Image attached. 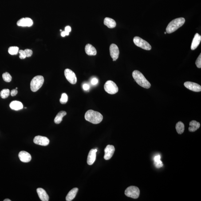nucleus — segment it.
I'll list each match as a JSON object with an SVG mask.
<instances>
[{
    "instance_id": "f257e3e1",
    "label": "nucleus",
    "mask_w": 201,
    "mask_h": 201,
    "mask_svg": "<svg viewBox=\"0 0 201 201\" xmlns=\"http://www.w3.org/2000/svg\"><path fill=\"white\" fill-rule=\"evenodd\" d=\"M85 120L94 124H98L101 122L103 120V116L98 112L93 110H89L86 112Z\"/></svg>"
},
{
    "instance_id": "f03ea898",
    "label": "nucleus",
    "mask_w": 201,
    "mask_h": 201,
    "mask_svg": "<svg viewBox=\"0 0 201 201\" xmlns=\"http://www.w3.org/2000/svg\"><path fill=\"white\" fill-rule=\"evenodd\" d=\"M133 77L138 84L143 88L148 89L151 87V84L146 79L143 74L139 71L134 70L132 73Z\"/></svg>"
},
{
    "instance_id": "7ed1b4c3",
    "label": "nucleus",
    "mask_w": 201,
    "mask_h": 201,
    "mask_svg": "<svg viewBox=\"0 0 201 201\" xmlns=\"http://www.w3.org/2000/svg\"><path fill=\"white\" fill-rule=\"evenodd\" d=\"M185 22V20L184 18L175 19L170 22L166 28V32L171 34L175 32L177 29L182 27Z\"/></svg>"
},
{
    "instance_id": "20e7f679",
    "label": "nucleus",
    "mask_w": 201,
    "mask_h": 201,
    "mask_svg": "<svg viewBox=\"0 0 201 201\" xmlns=\"http://www.w3.org/2000/svg\"><path fill=\"white\" fill-rule=\"evenodd\" d=\"M44 82V78L43 76L38 75L35 76L31 82V89L33 92L37 91L42 86Z\"/></svg>"
},
{
    "instance_id": "39448f33",
    "label": "nucleus",
    "mask_w": 201,
    "mask_h": 201,
    "mask_svg": "<svg viewBox=\"0 0 201 201\" xmlns=\"http://www.w3.org/2000/svg\"><path fill=\"white\" fill-rule=\"evenodd\" d=\"M106 92L110 94H114L118 92L119 88L117 85L112 80H108L104 86Z\"/></svg>"
},
{
    "instance_id": "423d86ee",
    "label": "nucleus",
    "mask_w": 201,
    "mask_h": 201,
    "mask_svg": "<svg viewBox=\"0 0 201 201\" xmlns=\"http://www.w3.org/2000/svg\"><path fill=\"white\" fill-rule=\"evenodd\" d=\"M125 194L129 198L135 199H137L140 195V190L136 186H130L126 190Z\"/></svg>"
},
{
    "instance_id": "0eeeda50",
    "label": "nucleus",
    "mask_w": 201,
    "mask_h": 201,
    "mask_svg": "<svg viewBox=\"0 0 201 201\" xmlns=\"http://www.w3.org/2000/svg\"><path fill=\"white\" fill-rule=\"evenodd\" d=\"M133 42L135 45L138 47L145 50H150L152 47L147 41L139 37H135L133 38Z\"/></svg>"
},
{
    "instance_id": "6e6552de",
    "label": "nucleus",
    "mask_w": 201,
    "mask_h": 201,
    "mask_svg": "<svg viewBox=\"0 0 201 201\" xmlns=\"http://www.w3.org/2000/svg\"><path fill=\"white\" fill-rule=\"evenodd\" d=\"M64 72L66 78L71 84H76L77 81V77L74 72L69 69H66Z\"/></svg>"
},
{
    "instance_id": "1a4fd4ad",
    "label": "nucleus",
    "mask_w": 201,
    "mask_h": 201,
    "mask_svg": "<svg viewBox=\"0 0 201 201\" xmlns=\"http://www.w3.org/2000/svg\"><path fill=\"white\" fill-rule=\"evenodd\" d=\"M34 142L38 145L46 146L49 144L50 140L48 138L45 137L37 136L34 139Z\"/></svg>"
},
{
    "instance_id": "9d476101",
    "label": "nucleus",
    "mask_w": 201,
    "mask_h": 201,
    "mask_svg": "<svg viewBox=\"0 0 201 201\" xmlns=\"http://www.w3.org/2000/svg\"><path fill=\"white\" fill-rule=\"evenodd\" d=\"M110 52L113 61H116L118 58L120 53L118 47L114 44H112L110 47Z\"/></svg>"
},
{
    "instance_id": "9b49d317",
    "label": "nucleus",
    "mask_w": 201,
    "mask_h": 201,
    "mask_svg": "<svg viewBox=\"0 0 201 201\" xmlns=\"http://www.w3.org/2000/svg\"><path fill=\"white\" fill-rule=\"evenodd\" d=\"M184 86L187 89L195 92H200L201 87L199 84L191 82H186L184 83Z\"/></svg>"
},
{
    "instance_id": "f8f14e48",
    "label": "nucleus",
    "mask_w": 201,
    "mask_h": 201,
    "mask_svg": "<svg viewBox=\"0 0 201 201\" xmlns=\"http://www.w3.org/2000/svg\"><path fill=\"white\" fill-rule=\"evenodd\" d=\"M115 147L113 145H108L104 149V158L106 160H109L113 156L115 152Z\"/></svg>"
},
{
    "instance_id": "ddd939ff",
    "label": "nucleus",
    "mask_w": 201,
    "mask_h": 201,
    "mask_svg": "<svg viewBox=\"0 0 201 201\" xmlns=\"http://www.w3.org/2000/svg\"><path fill=\"white\" fill-rule=\"evenodd\" d=\"M33 24V20L29 18H24L20 19L17 22L18 26L23 27H31Z\"/></svg>"
},
{
    "instance_id": "4468645a",
    "label": "nucleus",
    "mask_w": 201,
    "mask_h": 201,
    "mask_svg": "<svg viewBox=\"0 0 201 201\" xmlns=\"http://www.w3.org/2000/svg\"><path fill=\"white\" fill-rule=\"evenodd\" d=\"M18 156L20 161L23 163H29L31 159V156L30 154L25 151L20 152Z\"/></svg>"
},
{
    "instance_id": "2eb2a0df",
    "label": "nucleus",
    "mask_w": 201,
    "mask_h": 201,
    "mask_svg": "<svg viewBox=\"0 0 201 201\" xmlns=\"http://www.w3.org/2000/svg\"><path fill=\"white\" fill-rule=\"evenodd\" d=\"M97 151L96 149H92L89 151L87 158V163L89 165H92L94 163L96 159V154Z\"/></svg>"
},
{
    "instance_id": "dca6fc26",
    "label": "nucleus",
    "mask_w": 201,
    "mask_h": 201,
    "mask_svg": "<svg viewBox=\"0 0 201 201\" xmlns=\"http://www.w3.org/2000/svg\"><path fill=\"white\" fill-rule=\"evenodd\" d=\"M37 191L38 196L41 201H48L49 200V195L43 189L39 188L37 189Z\"/></svg>"
},
{
    "instance_id": "f3484780",
    "label": "nucleus",
    "mask_w": 201,
    "mask_h": 201,
    "mask_svg": "<svg viewBox=\"0 0 201 201\" xmlns=\"http://www.w3.org/2000/svg\"><path fill=\"white\" fill-rule=\"evenodd\" d=\"M201 41V36L198 33H196L194 36L191 45V49L194 50L199 46Z\"/></svg>"
},
{
    "instance_id": "a211bd4d",
    "label": "nucleus",
    "mask_w": 201,
    "mask_h": 201,
    "mask_svg": "<svg viewBox=\"0 0 201 201\" xmlns=\"http://www.w3.org/2000/svg\"><path fill=\"white\" fill-rule=\"evenodd\" d=\"M85 51L87 54L89 56H95L96 54V49L91 44H88L85 47Z\"/></svg>"
},
{
    "instance_id": "6ab92c4d",
    "label": "nucleus",
    "mask_w": 201,
    "mask_h": 201,
    "mask_svg": "<svg viewBox=\"0 0 201 201\" xmlns=\"http://www.w3.org/2000/svg\"><path fill=\"white\" fill-rule=\"evenodd\" d=\"M9 106L11 109L15 111L19 110L22 109L23 105L21 102L17 100H13L10 103Z\"/></svg>"
},
{
    "instance_id": "aec40b11",
    "label": "nucleus",
    "mask_w": 201,
    "mask_h": 201,
    "mask_svg": "<svg viewBox=\"0 0 201 201\" xmlns=\"http://www.w3.org/2000/svg\"><path fill=\"white\" fill-rule=\"evenodd\" d=\"M78 189L77 188H74L71 190L67 195L66 199L67 201H71L74 199L76 194L78 192Z\"/></svg>"
},
{
    "instance_id": "412c9836",
    "label": "nucleus",
    "mask_w": 201,
    "mask_h": 201,
    "mask_svg": "<svg viewBox=\"0 0 201 201\" xmlns=\"http://www.w3.org/2000/svg\"><path fill=\"white\" fill-rule=\"evenodd\" d=\"M104 25L110 29H113L116 26V21L112 18L106 17L104 20Z\"/></svg>"
},
{
    "instance_id": "4be33fe9",
    "label": "nucleus",
    "mask_w": 201,
    "mask_h": 201,
    "mask_svg": "<svg viewBox=\"0 0 201 201\" xmlns=\"http://www.w3.org/2000/svg\"><path fill=\"white\" fill-rule=\"evenodd\" d=\"M190 127L188 130L190 132H194L197 130L199 129L200 127V123L195 120H193L190 121L189 124Z\"/></svg>"
},
{
    "instance_id": "5701e85b",
    "label": "nucleus",
    "mask_w": 201,
    "mask_h": 201,
    "mask_svg": "<svg viewBox=\"0 0 201 201\" xmlns=\"http://www.w3.org/2000/svg\"><path fill=\"white\" fill-rule=\"evenodd\" d=\"M66 112L65 111H61L59 112L55 118L54 123L56 124H60L62 121L63 118L66 115Z\"/></svg>"
},
{
    "instance_id": "b1692460",
    "label": "nucleus",
    "mask_w": 201,
    "mask_h": 201,
    "mask_svg": "<svg viewBox=\"0 0 201 201\" xmlns=\"http://www.w3.org/2000/svg\"><path fill=\"white\" fill-rule=\"evenodd\" d=\"M161 157L160 155H156L154 158V164H155V167L157 168H159L163 167V163L161 161Z\"/></svg>"
},
{
    "instance_id": "393cba45",
    "label": "nucleus",
    "mask_w": 201,
    "mask_h": 201,
    "mask_svg": "<svg viewBox=\"0 0 201 201\" xmlns=\"http://www.w3.org/2000/svg\"><path fill=\"white\" fill-rule=\"evenodd\" d=\"M175 128L178 134H182L184 132V125L182 122L179 121L177 123Z\"/></svg>"
},
{
    "instance_id": "a878e982",
    "label": "nucleus",
    "mask_w": 201,
    "mask_h": 201,
    "mask_svg": "<svg viewBox=\"0 0 201 201\" xmlns=\"http://www.w3.org/2000/svg\"><path fill=\"white\" fill-rule=\"evenodd\" d=\"M10 90L9 89H5L2 90L0 93V96L3 99H5L8 97L10 95Z\"/></svg>"
},
{
    "instance_id": "bb28decb",
    "label": "nucleus",
    "mask_w": 201,
    "mask_h": 201,
    "mask_svg": "<svg viewBox=\"0 0 201 201\" xmlns=\"http://www.w3.org/2000/svg\"><path fill=\"white\" fill-rule=\"evenodd\" d=\"M19 51V49L18 47L17 46L10 47L8 49L9 54L12 55L17 54L18 53Z\"/></svg>"
},
{
    "instance_id": "cd10ccee",
    "label": "nucleus",
    "mask_w": 201,
    "mask_h": 201,
    "mask_svg": "<svg viewBox=\"0 0 201 201\" xmlns=\"http://www.w3.org/2000/svg\"><path fill=\"white\" fill-rule=\"evenodd\" d=\"M3 79L5 82H9L11 81L12 76L8 72H5L2 75Z\"/></svg>"
},
{
    "instance_id": "c85d7f7f",
    "label": "nucleus",
    "mask_w": 201,
    "mask_h": 201,
    "mask_svg": "<svg viewBox=\"0 0 201 201\" xmlns=\"http://www.w3.org/2000/svg\"><path fill=\"white\" fill-rule=\"evenodd\" d=\"M68 100V96L66 94L63 93L61 95V98L60 100V103L61 104H66Z\"/></svg>"
},
{
    "instance_id": "c756f323",
    "label": "nucleus",
    "mask_w": 201,
    "mask_h": 201,
    "mask_svg": "<svg viewBox=\"0 0 201 201\" xmlns=\"http://www.w3.org/2000/svg\"><path fill=\"white\" fill-rule=\"evenodd\" d=\"M18 53L20 54L19 57L20 59H23L26 58L27 56L24 50H21L19 51Z\"/></svg>"
},
{
    "instance_id": "7c9ffc66",
    "label": "nucleus",
    "mask_w": 201,
    "mask_h": 201,
    "mask_svg": "<svg viewBox=\"0 0 201 201\" xmlns=\"http://www.w3.org/2000/svg\"><path fill=\"white\" fill-rule=\"evenodd\" d=\"M195 65L198 68H201V54H200V55L197 59L195 61Z\"/></svg>"
},
{
    "instance_id": "2f4dec72",
    "label": "nucleus",
    "mask_w": 201,
    "mask_h": 201,
    "mask_svg": "<svg viewBox=\"0 0 201 201\" xmlns=\"http://www.w3.org/2000/svg\"><path fill=\"white\" fill-rule=\"evenodd\" d=\"M24 51L26 53L27 57H29L31 56L33 54V51L29 49H25Z\"/></svg>"
},
{
    "instance_id": "473e14b6",
    "label": "nucleus",
    "mask_w": 201,
    "mask_h": 201,
    "mask_svg": "<svg viewBox=\"0 0 201 201\" xmlns=\"http://www.w3.org/2000/svg\"><path fill=\"white\" fill-rule=\"evenodd\" d=\"M98 82V80L96 77H94L91 80V84L92 85H97Z\"/></svg>"
},
{
    "instance_id": "72a5a7b5",
    "label": "nucleus",
    "mask_w": 201,
    "mask_h": 201,
    "mask_svg": "<svg viewBox=\"0 0 201 201\" xmlns=\"http://www.w3.org/2000/svg\"><path fill=\"white\" fill-rule=\"evenodd\" d=\"M65 31L68 34V36L69 35V33L71 31V28L69 26H67L65 28Z\"/></svg>"
},
{
    "instance_id": "f704fd0d",
    "label": "nucleus",
    "mask_w": 201,
    "mask_h": 201,
    "mask_svg": "<svg viewBox=\"0 0 201 201\" xmlns=\"http://www.w3.org/2000/svg\"><path fill=\"white\" fill-rule=\"evenodd\" d=\"M18 94V91L17 89H13L10 92V95L13 96H15Z\"/></svg>"
},
{
    "instance_id": "c9c22d12",
    "label": "nucleus",
    "mask_w": 201,
    "mask_h": 201,
    "mask_svg": "<svg viewBox=\"0 0 201 201\" xmlns=\"http://www.w3.org/2000/svg\"><path fill=\"white\" fill-rule=\"evenodd\" d=\"M83 89L85 91H88L89 89L90 86L88 84H84L83 85Z\"/></svg>"
},
{
    "instance_id": "e433bc0d",
    "label": "nucleus",
    "mask_w": 201,
    "mask_h": 201,
    "mask_svg": "<svg viewBox=\"0 0 201 201\" xmlns=\"http://www.w3.org/2000/svg\"><path fill=\"white\" fill-rule=\"evenodd\" d=\"M61 35L63 37H65V36H67L66 32L65 31H63L61 32Z\"/></svg>"
},
{
    "instance_id": "4c0bfd02",
    "label": "nucleus",
    "mask_w": 201,
    "mask_h": 201,
    "mask_svg": "<svg viewBox=\"0 0 201 201\" xmlns=\"http://www.w3.org/2000/svg\"><path fill=\"white\" fill-rule=\"evenodd\" d=\"M4 201H11V200H10L9 199H5L4 200H3Z\"/></svg>"
},
{
    "instance_id": "58836bf2",
    "label": "nucleus",
    "mask_w": 201,
    "mask_h": 201,
    "mask_svg": "<svg viewBox=\"0 0 201 201\" xmlns=\"http://www.w3.org/2000/svg\"><path fill=\"white\" fill-rule=\"evenodd\" d=\"M164 33H165V34H167V32H165Z\"/></svg>"
},
{
    "instance_id": "ea45409f",
    "label": "nucleus",
    "mask_w": 201,
    "mask_h": 201,
    "mask_svg": "<svg viewBox=\"0 0 201 201\" xmlns=\"http://www.w3.org/2000/svg\"><path fill=\"white\" fill-rule=\"evenodd\" d=\"M18 89V88H16V89Z\"/></svg>"
}]
</instances>
